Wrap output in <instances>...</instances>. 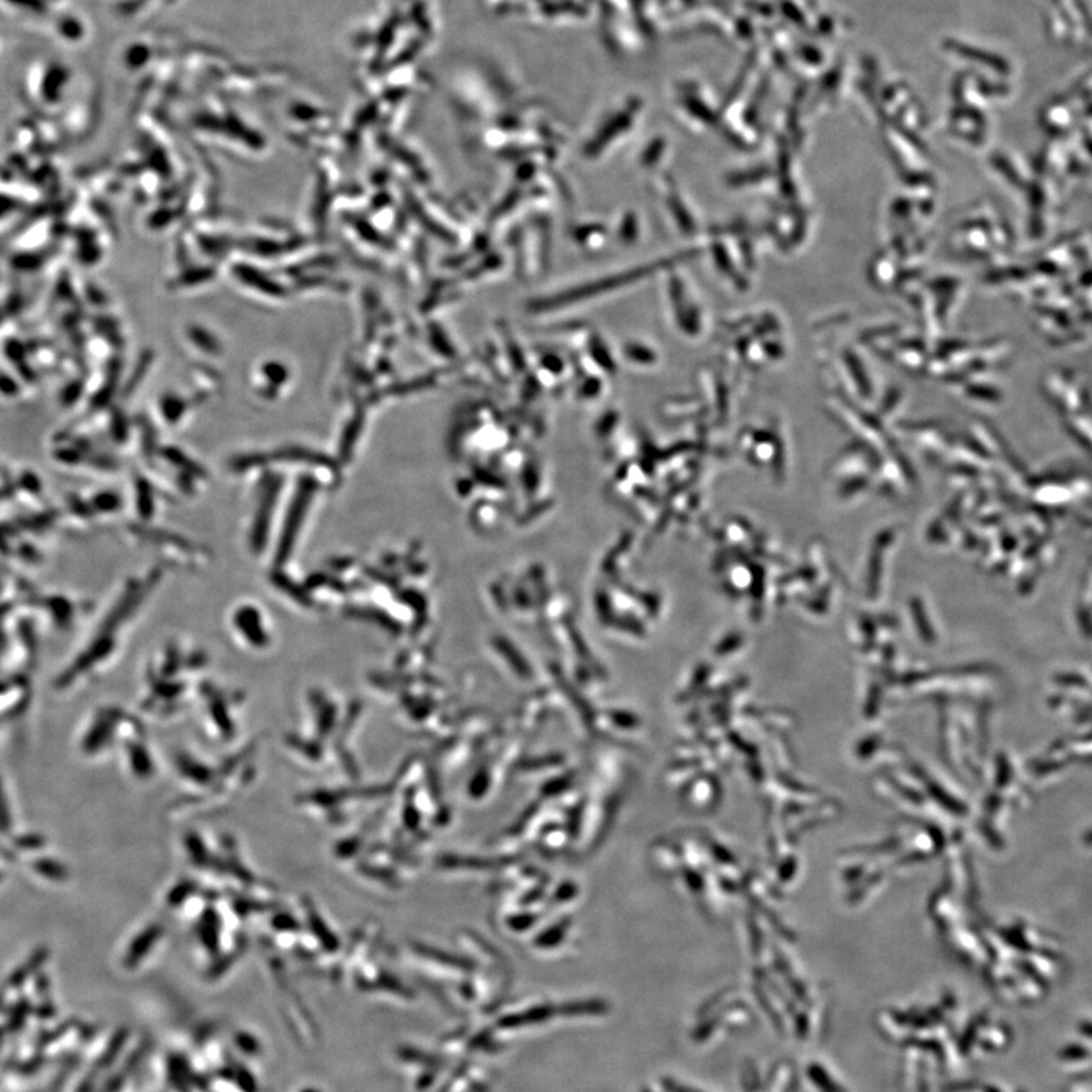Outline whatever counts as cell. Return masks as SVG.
Listing matches in <instances>:
<instances>
[{
    "mask_svg": "<svg viewBox=\"0 0 1092 1092\" xmlns=\"http://www.w3.org/2000/svg\"><path fill=\"white\" fill-rule=\"evenodd\" d=\"M34 868L40 872V874L45 875V877L50 879V881L61 882L69 877V872L65 870L64 865L55 862V860H39V862L34 865Z\"/></svg>",
    "mask_w": 1092,
    "mask_h": 1092,
    "instance_id": "6da1fadb",
    "label": "cell"
},
{
    "mask_svg": "<svg viewBox=\"0 0 1092 1092\" xmlns=\"http://www.w3.org/2000/svg\"><path fill=\"white\" fill-rule=\"evenodd\" d=\"M11 827V816L9 805H6L5 793H3L2 783H0V833H6Z\"/></svg>",
    "mask_w": 1092,
    "mask_h": 1092,
    "instance_id": "7a4b0ae2",
    "label": "cell"
},
{
    "mask_svg": "<svg viewBox=\"0 0 1092 1092\" xmlns=\"http://www.w3.org/2000/svg\"><path fill=\"white\" fill-rule=\"evenodd\" d=\"M17 844L20 846H25V848H36V846H42L43 844H45V841H43V839L40 837H27V838L21 837L20 839H18Z\"/></svg>",
    "mask_w": 1092,
    "mask_h": 1092,
    "instance_id": "3957f363",
    "label": "cell"
}]
</instances>
